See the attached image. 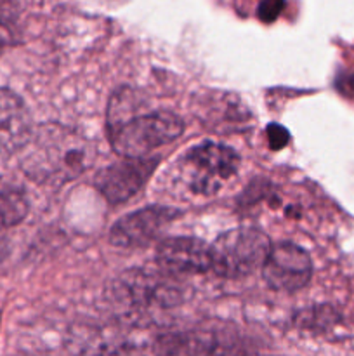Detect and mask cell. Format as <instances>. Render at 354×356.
Masks as SVG:
<instances>
[{
    "mask_svg": "<svg viewBox=\"0 0 354 356\" xmlns=\"http://www.w3.org/2000/svg\"><path fill=\"white\" fill-rule=\"evenodd\" d=\"M132 94L117 92L108 106V131L120 156L141 159L153 149L176 141L184 132V122L170 111L132 115Z\"/></svg>",
    "mask_w": 354,
    "mask_h": 356,
    "instance_id": "cell-1",
    "label": "cell"
},
{
    "mask_svg": "<svg viewBox=\"0 0 354 356\" xmlns=\"http://www.w3.org/2000/svg\"><path fill=\"white\" fill-rule=\"evenodd\" d=\"M26 170L44 183H66L90 167L94 152L90 143L78 132L62 125H45L31 136Z\"/></svg>",
    "mask_w": 354,
    "mask_h": 356,
    "instance_id": "cell-2",
    "label": "cell"
},
{
    "mask_svg": "<svg viewBox=\"0 0 354 356\" xmlns=\"http://www.w3.org/2000/svg\"><path fill=\"white\" fill-rule=\"evenodd\" d=\"M269 249V238L260 229H229L210 245V270L222 278L248 277L262 268Z\"/></svg>",
    "mask_w": 354,
    "mask_h": 356,
    "instance_id": "cell-3",
    "label": "cell"
},
{
    "mask_svg": "<svg viewBox=\"0 0 354 356\" xmlns=\"http://www.w3.org/2000/svg\"><path fill=\"white\" fill-rule=\"evenodd\" d=\"M191 177V190L198 193H214L222 181L235 176L239 165L238 153L226 145L205 141L186 155Z\"/></svg>",
    "mask_w": 354,
    "mask_h": 356,
    "instance_id": "cell-4",
    "label": "cell"
},
{
    "mask_svg": "<svg viewBox=\"0 0 354 356\" xmlns=\"http://www.w3.org/2000/svg\"><path fill=\"white\" fill-rule=\"evenodd\" d=\"M262 277L274 291L297 292L312 277V261L309 254L294 243H278L269 249L262 264Z\"/></svg>",
    "mask_w": 354,
    "mask_h": 356,
    "instance_id": "cell-5",
    "label": "cell"
},
{
    "mask_svg": "<svg viewBox=\"0 0 354 356\" xmlns=\"http://www.w3.org/2000/svg\"><path fill=\"white\" fill-rule=\"evenodd\" d=\"M176 209L151 205L124 216L113 225L110 242L115 247H144L160 236V233L177 218Z\"/></svg>",
    "mask_w": 354,
    "mask_h": 356,
    "instance_id": "cell-6",
    "label": "cell"
},
{
    "mask_svg": "<svg viewBox=\"0 0 354 356\" xmlns=\"http://www.w3.org/2000/svg\"><path fill=\"white\" fill-rule=\"evenodd\" d=\"M121 159H124L121 162L106 167L96 177L97 190L110 204H120L134 197L151 177L158 163L156 159H146V156L141 159L121 156Z\"/></svg>",
    "mask_w": 354,
    "mask_h": 356,
    "instance_id": "cell-7",
    "label": "cell"
},
{
    "mask_svg": "<svg viewBox=\"0 0 354 356\" xmlns=\"http://www.w3.org/2000/svg\"><path fill=\"white\" fill-rule=\"evenodd\" d=\"M179 285L170 278L146 271H128L120 278L117 292L121 299L139 308H170L180 299Z\"/></svg>",
    "mask_w": 354,
    "mask_h": 356,
    "instance_id": "cell-8",
    "label": "cell"
},
{
    "mask_svg": "<svg viewBox=\"0 0 354 356\" xmlns=\"http://www.w3.org/2000/svg\"><path fill=\"white\" fill-rule=\"evenodd\" d=\"M156 263L165 273H205L210 270V247L193 236H172L156 247Z\"/></svg>",
    "mask_w": 354,
    "mask_h": 356,
    "instance_id": "cell-9",
    "label": "cell"
},
{
    "mask_svg": "<svg viewBox=\"0 0 354 356\" xmlns=\"http://www.w3.org/2000/svg\"><path fill=\"white\" fill-rule=\"evenodd\" d=\"M33 136L31 115L16 92L0 87V156L23 149Z\"/></svg>",
    "mask_w": 354,
    "mask_h": 356,
    "instance_id": "cell-10",
    "label": "cell"
},
{
    "mask_svg": "<svg viewBox=\"0 0 354 356\" xmlns=\"http://www.w3.org/2000/svg\"><path fill=\"white\" fill-rule=\"evenodd\" d=\"M30 204L23 191L0 190V232L19 225L26 218Z\"/></svg>",
    "mask_w": 354,
    "mask_h": 356,
    "instance_id": "cell-11",
    "label": "cell"
},
{
    "mask_svg": "<svg viewBox=\"0 0 354 356\" xmlns=\"http://www.w3.org/2000/svg\"><path fill=\"white\" fill-rule=\"evenodd\" d=\"M283 7L285 0H262L259 6V10H257V16L264 23H273L274 19H278Z\"/></svg>",
    "mask_w": 354,
    "mask_h": 356,
    "instance_id": "cell-12",
    "label": "cell"
},
{
    "mask_svg": "<svg viewBox=\"0 0 354 356\" xmlns=\"http://www.w3.org/2000/svg\"><path fill=\"white\" fill-rule=\"evenodd\" d=\"M267 141H269V146L273 149H281L290 141V134H288V131L283 125L271 124L267 127Z\"/></svg>",
    "mask_w": 354,
    "mask_h": 356,
    "instance_id": "cell-13",
    "label": "cell"
},
{
    "mask_svg": "<svg viewBox=\"0 0 354 356\" xmlns=\"http://www.w3.org/2000/svg\"><path fill=\"white\" fill-rule=\"evenodd\" d=\"M14 40V30L6 19L0 17V54L12 44Z\"/></svg>",
    "mask_w": 354,
    "mask_h": 356,
    "instance_id": "cell-14",
    "label": "cell"
}]
</instances>
